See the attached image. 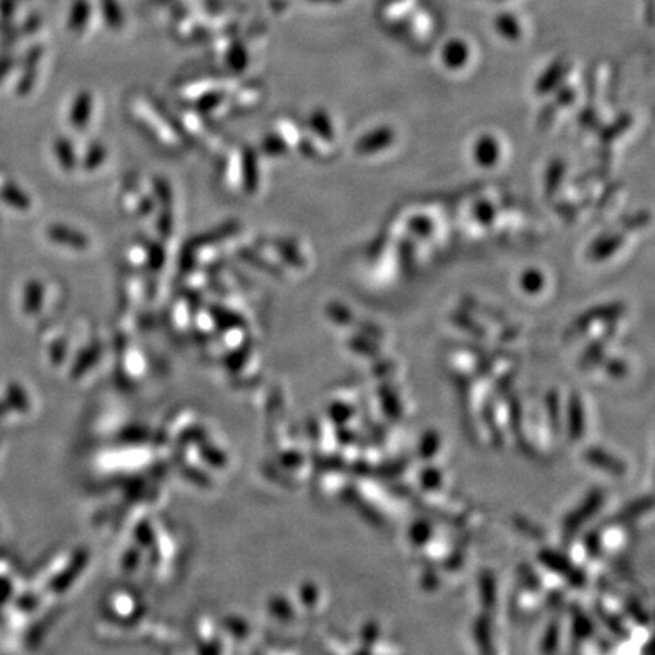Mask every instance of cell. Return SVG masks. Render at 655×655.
Wrapping results in <instances>:
<instances>
[{
	"label": "cell",
	"mask_w": 655,
	"mask_h": 655,
	"mask_svg": "<svg viewBox=\"0 0 655 655\" xmlns=\"http://www.w3.org/2000/svg\"><path fill=\"white\" fill-rule=\"evenodd\" d=\"M467 50L462 43H449L445 48V63L449 67H458L466 60Z\"/></svg>",
	"instance_id": "52a82bcc"
},
{
	"label": "cell",
	"mask_w": 655,
	"mask_h": 655,
	"mask_svg": "<svg viewBox=\"0 0 655 655\" xmlns=\"http://www.w3.org/2000/svg\"><path fill=\"white\" fill-rule=\"evenodd\" d=\"M440 448V435L435 431H428L423 434L419 443V454L422 458H433Z\"/></svg>",
	"instance_id": "8992f818"
},
{
	"label": "cell",
	"mask_w": 655,
	"mask_h": 655,
	"mask_svg": "<svg viewBox=\"0 0 655 655\" xmlns=\"http://www.w3.org/2000/svg\"><path fill=\"white\" fill-rule=\"evenodd\" d=\"M384 391H381V401H382V406H384V410H386L387 416H393V417H398L399 414H402V408H399V402H398V398H396V394H394L390 387H382Z\"/></svg>",
	"instance_id": "30bf717a"
},
{
	"label": "cell",
	"mask_w": 655,
	"mask_h": 655,
	"mask_svg": "<svg viewBox=\"0 0 655 655\" xmlns=\"http://www.w3.org/2000/svg\"><path fill=\"white\" fill-rule=\"evenodd\" d=\"M566 416H568V428H569L570 435L573 438H580L581 434H584L585 419H584V408L578 398L573 396L572 399H569Z\"/></svg>",
	"instance_id": "277c9868"
},
{
	"label": "cell",
	"mask_w": 655,
	"mask_h": 655,
	"mask_svg": "<svg viewBox=\"0 0 655 655\" xmlns=\"http://www.w3.org/2000/svg\"><path fill=\"white\" fill-rule=\"evenodd\" d=\"M602 504V494L600 492H593L590 496H587V499L584 505H581L577 511L569 514L566 519V524H564V533L566 536H573L575 531H577L583 524H585L587 519H590L596 511L597 508Z\"/></svg>",
	"instance_id": "7a4b0ae2"
},
{
	"label": "cell",
	"mask_w": 655,
	"mask_h": 655,
	"mask_svg": "<svg viewBox=\"0 0 655 655\" xmlns=\"http://www.w3.org/2000/svg\"><path fill=\"white\" fill-rule=\"evenodd\" d=\"M538 560L543 563L545 566L548 569H551L552 572H556V573L561 575V577L569 580L570 584H573V585H583L584 584L583 572L580 569L575 568L566 557H563L561 554H558V552L551 551V549H545V551L540 552Z\"/></svg>",
	"instance_id": "6da1fadb"
},
{
	"label": "cell",
	"mask_w": 655,
	"mask_h": 655,
	"mask_svg": "<svg viewBox=\"0 0 655 655\" xmlns=\"http://www.w3.org/2000/svg\"><path fill=\"white\" fill-rule=\"evenodd\" d=\"M481 597L485 604L494 602V580L490 573H484L481 578Z\"/></svg>",
	"instance_id": "4fadbf2b"
},
{
	"label": "cell",
	"mask_w": 655,
	"mask_h": 655,
	"mask_svg": "<svg viewBox=\"0 0 655 655\" xmlns=\"http://www.w3.org/2000/svg\"><path fill=\"white\" fill-rule=\"evenodd\" d=\"M540 286H541V279L537 276V272L531 274V275L526 276L525 281H524V287H525V290H528L529 293L537 291V290L540 288Z\"/></svg>",
	"instance_id": "5bb4252c"
},
{
	"label": "cell",
	"mask_w": 655,
	"mask_h": 655,
	"mask_svg": "<svg viewBox=\"0 0 655 655\" xmlns=\"http://www.w3.org/2000/svg\"><path fill=\"white\" fill-rule=\"evenodd\" d=\"M558 642H560V625L554 622L546 628L543 643H541V649H543L545 652L556 651Z\"/></svg>",
	"instance_id": "8fae6325"
},
{
	"label": "cell",
	"mask_w": 655,
	"mask_h": 655,
	"mask_svg": "<svg viewBox=\"0 0 655 655\" xmlns=\"http://www.w3.org/2000/svg\"><path fill=\"white\" fill-rule=\"evenodd\" d=\"M593 622L584 613L578 612L573 615V634L577 639L584 640L593 634Z\"/></svg>",
	"instance_id": "ba28073f"
},
{
	"label": "cell",
	"mask_w": 655,
	"mask_h": 655,
	"mask_svg": "<svg viewBox=\"0 0 655 655\" xmlns=\"http://www.w3.org/2000/svg\"><path fill=\"white\" fill-rule=\"evenodd\" d=\"M585 458L590 462V465L600 467V469H604V470H608V472H613L615 475H624V472H625V466L620 462V460L604 453V450H601L600 448H592L589 453L585 454Z\"/></svg>",
	"instance_id": "3957f363"
},
{
	"label": "cell",
	"mask_w": 655,
	"mask_h": 655,
	"mask_svg": "<svg viewBox=\"0 0 655 655\" xmlns=\"http://www.w3.org/2000/svg\"><path fill=\"white\" fill-rule=\"evenodd\" d=\"M76 108L77 111H75L73 114H72V123H75V125H84V123H87V117L90 114V97L88 94L85 96H81L77 99V104H76Z\"/></svg>",
	"instance_id": "7c38bea8"
},
{
	"label": "cell",
	"mask_w": 655,
	"mask_h": 655,
	"mask_svg": "<svg viewBox=\"0 0 655 655\" xmlns=\"http://www.w3.org/2000/svg\"><path fill=\"white\" fill-rule=\"evenodd\" d=\"M442 481H443V475H442V470H440L438 467H425L422 472H421V484H422V487L425 490H437L440 485H442Z\"/></svg>",
	"instance_id": "9c48e42d"
},
{
	"label": "cell",
	"mask_w": 655,
	"mask_h": 655,
	"mask_svg": "<svg viewBox=\"0 0 655 655\" xmlns=\"http://www.w3.org/2000/svg\"><path fill=\"white\" fill-rule=\"evenodd\" d=\"M433 536V528L426 521H417L408 529V538L417 548L426 545Z\"/></svg>",
	"instance_id": "5b68a950"
}]
</instances>
